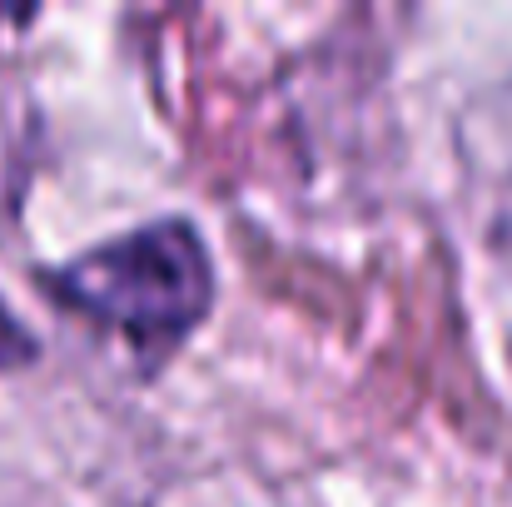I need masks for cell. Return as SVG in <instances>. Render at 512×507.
Returning <instances> with one entry per match:
<instances>
[{"label":"cell","mask_w":512,"mask_h":507,"mask_svg":"<svg viewBox=\"0 0 512 507\" xmlns=\"http://www.w3.org/2000/svg\"><path fill=\"white\" fill-rule=\"evenodd\" d=\"M40 358V338L30 334L5 304H0V373H10V368H30Z\"/></svg>","instance_id":"cell-2"},{"label":"cell","mask_w":512,"mask_h":507,"mask_svg":"<svg viewBox=\"0 0 512 507\" xmlns=\"http://www.w3.org/2000/svg\"><path fill=\"white\" fill-rule=\"evenodd\" d=\"M40 289L70 314L130 338L145 358H165L214 309V259L189 219L165 214L45 269Z\"/></svg>","instance_id":"cell-1"}]
</instances>
